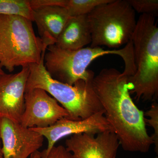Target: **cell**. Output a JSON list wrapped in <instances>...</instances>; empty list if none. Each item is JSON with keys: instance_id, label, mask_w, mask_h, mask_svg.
Returning <instances> with one entry per match:
<instances>
[{"instance_id": "cell-1", "label": "cell", "mask_w": 158, "mask_h": 158, "mask_svg": "<svg viewBox=\"0 0 158 158\" xmlns=\"http://www.w3.org/2000/svg\"><path fill=\"white\" fill-rule=\"evenodd\" d=\"M128 77L116 69H103L94 76L92 86L123 149L146 153L154 142L146 130L144 112L131 98Z\"/></svg>"}, {"instance_id": "cell-2", "label": "cell", "mask_w": 158, "mask_h": 158, "mask_svg": "<svg viewBox=\"0 0 158 158\" xmlns=\"http://www.w3.org/2000/svg\"><path fill=\"white\" fill-rule=\"evenodd\" d=\"M135 71L128 77L130 93L137 101L158 97V27L155 15L141 14L131 38Z\"/></svg>"}, {"instance_id": "cell-3", "label": "cell", "mask_w": 158, "mask_h": 158, "mask_svg": "<svg viewBox=\"0 0 158 158\" xmlns=\"http://www.w3.org/2000/svg\"><path fill=\"white\" fill-rule=\"evenodd\" d=\"M44 56L46 69L52 78L69 85L93 78L94 73L87 69L88 66L94 59L105 55H115L121 57L124 62L123 73L127 75L132 76L135 71L131 40L124 48L118 49L105 50L90 47L66 50L54 44L48 46Z\"/></svg>"}, {"instance_id": "cell-4", "label": "cell", "mask_w": 158, "mask_h": 158, "mask_svg": "<svg viewBox=\"0 0 158 158\" xmlns=\"http://www.w3.org/2000/svg\"><path fill=\"white\" fill-rule=\"evenodd\" d=\"M44 50L38 64L29 65V74L26 91L40 88L49 94L69 114L68 119L79 121L103 111L92 86L93 78L81 80L73 85L62 83L51 77L44 65Z\"/></svg>"}, {"instance_id": "cell-5", "label": "cell", "mask_w": 158, "mask_h": 158, "mask_svg": "<svg viewBox=\"0 0 158 158\" xmlns=\"http://www.w3.org/2000/svg\"><path fill=\"white\" fill-rule=\"evenodd\" d=\"M32 21L19 15H0V67L12 72L18 66L38 64L44 50Z\"/></svg>"}, {"instance_id": "cell-6", "label": "cell", "mask_w": 158, "mask_h": 158, "mask_svg": "<svg viewBox=\"0 0 158 158\" xmlns=\"http://www.w3.org/2000/svg\"><path fill=\"white\" fill-rule=\"evenodd\" d=\"M91 35L90 47L118 48L131 40L137 21L127 0H110L87 15Z\"/></svg>"}, {"instance_id": "cell-7", "label": "cell", "mask_w": 158, "mask_h": 158, "mask_svg": "<svg viewBox=\"0 0 158 158\" xmlns=\"http://www.w3.org/2000/svg\"><path fill=\"white\" fill-rule=\"evenodd\" d=\"M24 101L20 123L25 127H48L61 118L69 117L67 110L42 89L26 91Z\"/></svg>"}, {"instance_id": "cell-8", "label": "cell", "mask_w": 158, "mask_h": 158, "mask_svg": "<svg viewBox=\"0 0 158 158\" xmlns=\"http://www.w3.org/2000/svg\"><path fill=\"white\" fill-rule=\"evenodd\" d=\"M3 158H27L43 144L44 137L6 118H0Z\"/></svg>"}, {"instance_id": "cell-9", "label": "cell", "mask_w": 158, "mask_h": 158, "mask_svg": "<svg viewBox=\"0 0 158 158\" xmlns=\"http://www.w3.org/2000/svg\"><path fill=\"white\" fill-rule=\"evenodd\" d=\"M119 145L118 137L112 131L97 135L74 134L65 141V148L75 158H116Z\"/></svg>"}, {"instance_id": "cell-10", "label": "cell", "mask_w": 158, "mask_h": 158, "mask_svg": "<svg viewBox=\"0 0 158 158\" xmlns=\"http://www.w3.org/2000/svg\"><path fill=\"white\" fill-rule=\"evenodd\" d=\"M29 66L15 74H0V118L20 123L24 110V96Z\"/></svg>"}, {"instance_id": "cell-11", "label": "cell", "mask_w": 158, "mask_h": 158, "mask_svg": "<svg viewBox=\"0 0 158 158\" xmlns=\"http://www.w3.org/2000/svg\"><path fill=\"white\" fill-rule=\"evenodd\" d=\"M31 129L47 139L48 145L44 150L46 154H48L57 141L66 136L83 133L97 135L108 131L114 132L105 117L104 110L83 120L74 121L64 118L49 127Z\"/></svg>"}, {"instance_id": "cell-12", "label": "cell", "mask_w": 158, "mask_h": 158, "mask_svg": "<svg viewBox=\"0 0 158 158\" xmlns=\"http://www.w3.org/2000/svg\"><path fill=\"white\" fill-rule=\"evenodd\" d=\"M67 10L58 6H45L33 10V21L38 29L44 48L56 44L70 18Z\"/></svg>"}, {"instance_id": "cell-13", "label": "cell", "mask_w": 158, "mask_h": 158, "mask_svg": "<svg viewBox=\"0 0 158 158\" xmlns=\"http://www.w3.org/2000/svg\"><path fill=\"white\" fill-rule=\"evenodd\" d=\"M91 42L87 15H84L70 17L55 45L62 49L73 51L85 48Z\"/></svg>"}, {"instance_id": "cell-14", "label": "cell", "mask_w": 158, "mask_h": 158, "mask_svg": "<svg viewBox=\"0 0 158 158\" xmlns=\"http://www.w3.org/2000/svg\"><path fill=\"white\" fill-rule=\"evenodd\" d=\"M0 15H19L33 21L29 0H0Z\"/></svg>"}, {"instance_id": "cell-15", "label": "cell", "mask_w": 158, "mask_h": 158, "mask_svg": "<svg viewBox=\"0 0 158 158\" xmlns=\"http://www.w3.org/2000/svg\"><path fill=\"white\" fill-rule=\"evenodd\" d=\"M110 0H65L64 8L70 17L87 15L96 7Z\"/></svg>"}, {"instance_id": "cell-16", "label": "cell", "mask_w": 158, "mask_h": 158, "mask_svg": "<svg viewBox=\"0 0 158 158\" xmlns=\"http://www.w3.org/2000/svg\"><path fill=\"white\" fill-rule=\"evenodd\" d=\"M149 118H144L145 124L147 123L154 131L153 135L151 136L154 144L155 145V152H158V104L156 102H154L149 110L144 114Z\"/></svg>"}, {"instance_id": "cell-17", "label": "cell", "mask_w": 158, "mask_h": 158, "mask_svg": "<svg viewBox=\"0 0 158 158\" xmlns=\"http://www.w3.org/2000/svg\"><path fill=\"white\" fill-rule=\"evenodd\" d=\"M132 8L141 14L156 15L158 10V0H127Z\"/></svg>"}, {"instance_id": "cell-18", "label": "cell", "mask_w": 158, "mask_h": 158, "mask_svg": "<svg viewBox=\"0 0 158 158\" xmlns=\"http://www.w3.org/2000/svg\"><path fill=\"white\" fill-rule=\"evenodd\" d=\"M30 158H75L72 154L62 145L54 146L47 155L44 150L35 152L30 156Z\"/></svg>"}, {"instance_id": "cell-19", "label": "cell", "mask_w": 158, "mask_h": 158, "mask_svg": "<svg viewBox=\"0 0 158 158\" xmlns=\"http://www.w3.org/2000/svg\"><path fill=\"white\" fill-rule=\"evenodd\" d=\"M30 6L33 10L40 7L58 6L64 7L65 0H29Z\"/></svg>"}, {"instance_id": "cell-20", "label": "cell", "mask_w": 158, "mask_h": 158, "mask_svg": "<svg viewBox=\"0 0 158 158\" xmlns=\"http://www.w3.org/2000/svg\"><path fill=\"white\" fill-rule=\"evenodd\" d=\"M0 158H3L2 144H1V141H0Z\"/></svg>"}, {"instance_id": "cell-21", "label": "cell", "mask_w": 158, "mask_h": 158, "mask_svg": "<svg viewBox=\"0 0 158 158\" xmlns=\"http://www.w3.org/2000/svg\"><path fill=\"white\" fill-rule=\"evenodd\" d=\"M4 73V71L2 70V68H1V67H0V74L3 73Z\"/></svg>"}]
</instances>
